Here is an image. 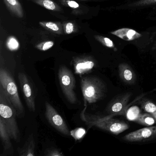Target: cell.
Wrapping results in <instances>:
<instances>
[{"label":"cell","instance_id":"obj_12","mask_svg":"<svg viewBox=\"0 0 156 156\" xmlns=\"http://www.w3.org/2000/svg\"><path fill=\"white\" fill-rule=\"evenodd\" d=\"M3 2L12 15L20 19L23 18L24 12L19 0H3Z\"/></svg>","mask_w":156,"mask_h":156},{"label":"cell","instance_id":"obj_2","mask_svg":"<svg viewBox=\"0 0 156 156\" xmlns=\"http://www.w3.org/2000/svg\"><path fill=\"white\" fill-rule=\"evenodd\" d=\"M1 88L5 93L17 112V115H22L24 108L19 95L15 82L9 73L3 68L0 70Z\"/></svg>","mask_w":156,"mask_h":156},{"label":"cell","instance_id":"obj_20","mask_svg":"<svg viewBox=\"0 0 156 156\" xmlns=\"http://www.w3.org/2000/svg\"><path fill=\"white\" fill-rule=\"evenodd\" d=\"M94 37L98 41L100 42L101 44H103L105 47L113 49L115 51H117V49L115 46L113 41L109 38L99 35H94Z\"/></svg>","mask_w":156,"mask_h":156},{"label":"cell","instance_id":"obj_10","mask_svg":"<svg viewBox=\"0 0 156 156\" xmlns=\"http://www.w3.org/2000/svg\"><path fill=\"white\" fill-rule=\"evenodd\" d=\"M119 75L125 83L133 85L136 83V76L134 70L128 64L121 63L118 66Z\"/></svg>","mask_w":156,"mask_h":156},{"label":"cell","instance_id":"obj_8","mask_svg":"<svg viewBox=\"0 0 156 156\" xmlns=\"http://www.w3.org/2000/svg\"><path fill=\"white\" fill-rule=\"evenodd\" d=\"M132 94L129 92L124 93L118 96L109 103L108 107L107 112L112 116L122 115L126 108L129 101L131 98Z\"/></svg>","mask_w":156,"mask_h":156},{"label":"cell","instance_id":"obj_16","mask_svg":"<svg viewBox=\"0 0 156 156\" xmlns=\"http://www.w3.org/2000/svg\"><path fill=\"white\" fill-rule=\"evenodd\" d=\"M37 5L43 7L44 9L52 11L61 12L62 11V8L57 3L52 0H32Z\"/></svg>","mask_w":156,"mask_h":156},{"label":"cell","instance_id":"obj_21","mask_svg":"<svg viewBox=\"0 0 156 156\" xmlns=\"http://www.w3.org/2000/svg\"><path fill=\"white\" fill-rule=\"evenodd\" d=\"M64 33L66 34L75 33L78 31L77 26L74 23L71 21L65 22L63 23Z\"/></svg>","mask_w":156,"mask_h":156},{"label":"cell","instance_id":"obj_27","mask_svg":"<svg viewBox=\"0 0 156 156\" xmlns=\"http://www.w3.org/2000/svg\"><path fill=\"white\" fill-rule=\"evenodd\" d=\"M154 91H156V88H155V89H153L152 91H151V92H154Z\"/></svg>","mask_w":156,"mask_h":156},{"label":"cell","instance_id":"obj_1","mask_svg":"<svg viewBox=\"0 0 156 156\" xmlns=\"http://www.w3.org/2000/svg\"><path fill=\"white\" fill-rule=\"evenodd\" d=\"M0 120L4 123L11 138L18 141L20 132L16 122L17 112L2 88H0Z\"/></svg>","mask_w":156,"mask_h":156},{"label":"cell","instance_id":"obj_13","mask_svg":"<svg viewBox=\"0 0 156 156\" xmlns=\"http://www.w3.org/2000/svg\"><path fill=\"white\" fill-rule=\"evenodd\" d=\"M94 62L88 59H76L75 63V68L76 73H83L92 70L94 66Z\"/></svg>","mask_w":156,"mask_h":156},{"label":"cell","instance_id":"obj_28","mask_svg":"<svg viewBox=\"0 0 156 156\" xmlns=\"http://www.w3.org/2000/svg\"><path fill=\"white\" fill-rule=\"evenodd\" d=\"M155 48H156V45H155Z\"/></svg>","mask_w":156,"mask_h":156},{"label":"cell","instance_id":"obj_15","mask_svg":"<svg viewBox=\"0 0 156 156\" xmlns=\"http://www.w3.org/2000/svg\"><path fill=\"white\" fill-rule=\"evenodd\" d=\"M138 104L144 111L153 116L156 120V105L147 98L141 97L139 98Z\"/></svg>","mask_w":156,"mask_h":156},{"label":"cell","instance_id":"obj_7","mask_svg":"<svg viewBox=\"0 0 156 156\" xmlns=\"http://www.w3.org/2000/svg\"><path fill=\"white\" fill-rule=\"evenodd\" d=\"M45 106L46 117L50 124L64 135L67 136L71 135V132L69 131L65 122L55 109L47 102L46 103Z\"/></svg>","mask_w":156,"mask_h":156},{"label":"cell","instance_id":"obj_17","mask_svg":"<svg viewBox=\"0 0 156 156\" xmlns=\"http://www.w3.org/2000/svg\"><path fill=\"white\" fill-rule=\"evenodd\" d=\"M156 5V0H138L129 4L119 7L121 9H134Z\"/></svg>","mask_w":156,"mask_h":156},{"label":"cell","instance_id":"obj_25","mask_svg":"<svg viewBox=\"0 0 156 156\" xmlns=\"http://www.w3.org/2000/svg\"><path fill=\"white\" fill-rule=\"evenodd\" d=\"M71 135L75 139L78 140L82 138L85 134V130L83 128H77L71 131Z\"/></svg>","mask_w":156,"mask_h":156},{"label":"cell","instance_id":"obj_5","mask_svg":"<svg viewBox=\"0 0 156 156\" xmlns=\"http://www.w3.org/2000/svg\"><path fill=\"white\" fill-rule=\"evenodd\" d=\"M112 117L109 115L103 118L94 119L91 124L115 135H119L129 128L126 123L119 119H112Z\"/></svg>","mask_w":156,"mask_h":156},{"label":"cell","instance_id":"obj_26","mask_svg":"<svg viewBox=\"0 0 156 156\" xmlns=\"http://www.w3.org/2000/svg\"><path fill=\"white\" fill-rule=\"evenodd\" d=\"M82 1H97V0H82Z\"/></svg>","mask_w":156,"mask_h":156},{"label":"cell","instance_id":"obj_22","mask_svg":"<svg viewBox=\"0 0 156 156\" xmlns=\"http://www.w3.org/2000/svg\"><path fill=\"white\" fill-rule=\"evenodd\" d=\"M6 46L10 51H17L20 48V43L16 37L10 36L7 39Z\"/></svg>","mask_w":156,"mask_h":156},{"label":"cell","instance_id":"obj_4","mask_svg":"<svg viewBox=\"0 0 156 156\" xmlns=\"http://www.w3.org/2000/svg\"><path fill=\"white\" fill-rule=\"evenodd\" d=\"M58 77L62 90L69 102L75 104L77 101L74 92L75 80L73 73L67 67L62 66L59 69Z\"/></svg>","mask_w":156,"mask_h":156},{"label":"cell","instance_id":"obj_19","mask_svg":"<svg viewBox=\"0 0 156 156\" xmlns=\"http://www.w3.org/2000/svg\"><path fill=\"white\" fill-rule=\"evenodd\" d=\"M0 136L5 147L8 148L10 147L11 145L10 140V136L4 123L1 120H0Z\"/></svg>","mask_w":156,"mask_h":156},{"label":"cell","instance_id":"obj_24","mask_svg":"<svg viewBox=\"0 0 156 156\" xmlns=\"http://www.w3.org/2000/svg\"><path fill=\"white\" fill-rule=\"evenodd\" d=\"M60 2L63 6L73 10H77L80 9V5L77 2L73 0H60Z\"/></svg>","mask_w":156,"mask_h":156},{"label":"cell","instance_id":"obj_14","mask_svg":"<svg viewBox=\"0 0 156 156\" xmlns=\"http://www.w3.org/2000/svg\"><path fill=\"white\" fill-rule=\"evenodd\" d=\"M39 24L45 30L55 34H63V24L60 22L41 21L39 22Z\"/></svg>","mask_w":156,"mask_h":156},{"label":"cell","instance_id":"obj_11","mask_svg":"<svg viewBox=\"0 0 156 156\" xmlns=\"http://www.w3.org/2000/svg\"><path fill=\"white\" fill-rule=\"evenodd\" d=\"M111 34L126 41H135L143 37L141 34L129 28H122L110 32Z\"/></svg>","mask_w":156,"mask_h":156},{"label":"cell","instance_id":"obj_9","mask_svg":"<svg viewBox=\"0 0 156 156\" xmlns=\"http://www.w3.org/2000/svg\"><path fill=\"white\" fill-rule=\"evenodd\" d=\"M19 78L28 107L32 111H35L34 96L29 80L26 76L23 73L19 74Z\"/></svg>","mask_w":156,"mask_h":156},{"label":"cell","instance_id":"obj_6","mask_svg":"<svg viewBox=\"0 0 156 156\" xmlns=\"http://www.w3.org/2000/svg\"><path fill=\"white\" fill-rule=\"evenodd\" d=\"M123 139L130 142H142L156 138V126H147L125 135Z\"/></svg>","mask_w":156,"mask_h":156},{"label":"cell","instance_id":"obj_23","mask_svg":"<svg viewBox=\"0 0 156 156\" xmlns=\"http://www.w3.org/2000/svg\"><path fill=\"white\" fill-rule=\"evenodd\" d=\"M54 45V42L49 41L43 42L35 45V48L41 51H46L51 49Z\"/></svg>","mask_w":156,"mask_h":156},{"label":"cell","instance_id":"obj_18","mask_svg":"<svg viewBox=\"0 0 156 156\" xmlns=\"http://www.w3.org/2000/svg\"><path fill=\"white\" fill-rule=\"evenodd\" d=\"M135 121L140 125L146 126H151L155 124L156 120L151 114L145 113L140 114Z\"/></svg>","mask_w":156,"mask_h":156},{"label":"cell","instance_id":"obj_3","mask_svg":"<svg viewBox=\"0 0 156 156\" xmlns=\"http://www.w3.org/2000/svg\"><path fill=\"white\" fill-rule=\"evenodd\" d=\"M82 92L88 103H95L104 97L106 92L104 83L95 77H87L81 81Z\"/></svg>","mask_w":156,"mask_h":156}]
</instances>
